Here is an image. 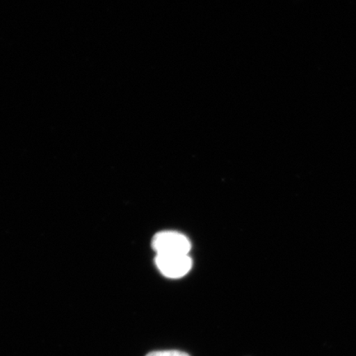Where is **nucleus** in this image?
Masks as SVG:
<instances>
[{
    "mask_svg": "<svg viewBox=\"0 0 356 356\" xmlns=\"http://www.w3.org/2000/svg\"><path fill=\"white\" fill-rule=\"evenodd\" d=\"M145 356H191L184 351L177 350H155L147 354Z\"/></svg>",
    "mask_w": 356,
    "mask_h": 356,
    "instance_id": "nucleus-3",
    "label": "nucleus"
},
{
    "mask_svg": "<svg viewBox=\"0 0 356 356\" xmlns=\"http://www.w3.org/2000/svg\"><path fill=\"white\" fill-rule=\"evenodd\" d=\"M152 246L157 255H188L191 250L188 238L175 231H163L156 234Z\"/></svg>",
    "mask_w": 356,
    "mask_h": 356,
    "instance_id": "nucleus-1",
    "label": "nucleus"
},
{
    "mask_svg": "<svg viewBox=\"0 0 356 356\" xmlns=\"http://www.w3.org/2000/svg\"><path fill=\"white\" fill-rule=\"evenodd\" d=\"M155 264L164 277L172 279L184 277L193 266L189 255H157Z\"/></svg>",
    "mask_w": 356,
    "mask_h": 356,
    "instance_id": "nucleus-2",
    "label": "nucleus"
}]
</instances>
